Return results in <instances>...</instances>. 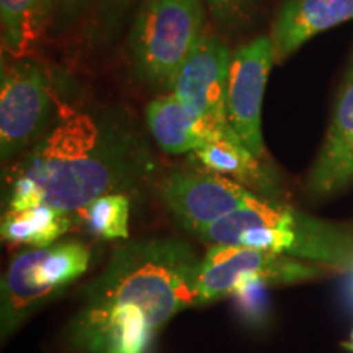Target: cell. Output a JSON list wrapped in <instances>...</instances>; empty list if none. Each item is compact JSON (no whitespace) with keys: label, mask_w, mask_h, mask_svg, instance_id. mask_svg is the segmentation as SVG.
<instances>
[{"label":"cell","mask_w":353,"mask_h":353,"mask_svg":"<svg viewBox=\"0 0 353 353\" xmlns=\"http://www.w3.org/2000/svg\"><path fill=\"white\" fill-rule=\"evenodd\" d=\"M257 196L244 185L210 170L174 172L162 187L167 208L196 237Z\"/></svg>","instance_id":"cell-9"},{"label":"cell","mask_w":353,"mask_h":353,"mask_svg":"<svg viewBox=\"0 0 353 353\" xmlns=\"http://www.w3.org/2000/svg\"><path fill=\"white\" fill-rule=\"evenodd\" d=\"M275 64L270 37H260L231 54L228 79V121L255 157H265L262 103L272 65Z\"/></svg>","instance_id":"cell-8"},{"label":"cell","mask_w":353,"mask_h":353,"mask_svg":"<svg viewBox=\"0 0 353 353\" xmlns=\"http://www.w3.org/2000/svg\"><path fill=\"white\" fill-rule=\"evenodd\" d=\"M70 213L39 205L28 210H7L2 216L0 232L2 239L17 245L33 249L48 247L63 237L72 226Z\"/></svg>","instance_id":"cell-15"},{"label":"cell","mask_w":353,"mask_h":353,"mask_svg":"<svg viewBox=\"0 0 353 353\" xmlns=\"http://www.w3.org/2000/svg\"><path fill=\"white\" fill-rule=\"evenodd\" d=\"M193 156L206 170L224 175L241 185H252L259 190L268 188L270 180L260 164L262 159L255 157L236 132L214 139L196 149Z\"/></svg>","instance_id":"cell-14"},{"label":"cell","mask_w":353,"mask_h":353,"mask_svg":"<svg viewBox=\"0 0 353 353\" xmlns=\"http://www.w3.org/2000/svg\"><path fill=\"white\" fill-rule=\"evenodd\" d=\"M342 347L345 348L347 352H350V353H353V329H352V334H350V339H348L347 342H343L342 343Z\"/></svg>","instance_id":"cell-20"},{"label":"cell","mask_w":353,"mask_h":353,"mask_svg":"<svg viewBox=\"0 0 353 353\" xmlns=\"http://www.w3.org/2000/svg\"><path fill=\"white\" fill-rule=\"evenodd\" d=\"M90 250L77 241L54 242L13 255L2 276L0 330L6 341L37 309L59 296L90 267Z\"/></svg>","instance_id":"cell-5"},{"label":"cell","mask_w":353,"mask_h":353,"mask_svg":"<svg viewBox=\"0 0 353 353\" xmlns=\"http://www.w3.org/2000/svg\"><path fill=\"white\" fill-rule=\"evenodd\" d=\"M52 108L44 70L21 61L2 70L0 87V156L12 161L43 134Z\"/></svg>","instance_id":"cell-7"},{"label":"cell","mask_w":353,"mask_h":353,"mask_svg":"<svg viewBox=\"0 0 353 353\" xmlns=\"http://www.w3.org/2000/svg\"><path fill=\"white\" fill-rule=\"evenodd\" d=\"M348 20H353V0H283L270 34L275 64L288 59L316 34Z\"/></svg>","instance_id":"cell-12"},{"label":"cell","mask_w":353,"mask_h":353,"mask_svg":"<svg viewBox=\"0 0 353 353\" xmlns=\"http://www.w3.org/2000/svg\"><path fill=\"white\" fill-rule=\"evenodd\" d=\"M229 63L226 44L214 34L203 33L170 83L172 94L190 112L219 128H231L226 110Z\"/></svg>","instance_id":"cell-10"},{"label":"cell","mask_w":353,"mask_h":353,"mask_svg":"<svg viewBox=\"0 0 353 353\" xmlns=\"http://www.w3.org/2000/svg\"><path fill=\"white\" fill-rule=\"evenodd\" d=\"M329 268L273 250L213 244L203 255L196 275V306L241 293L252 285L283 286L319 280Z\"/></svg>","instance_id":"cell-6"},{"label":"cell","mask_w":353,"mask_h":353,"mask_svg":"<svg viewBox=\"0 0 353 353\" xmlns=\"http://www.w3.org/2000/svg\"><path fill=\"white\" fill-rule=\"evenodd\" d=\"M148 130L162 151L195 152L211 141L232 134V128H219L193 114L175 94L162 95L145 108Z\"/></svg>","instance_id":"cell-13"},{"label":"cell","mask_w":353,"mask_h":353,"mask_svg":"<svg viewBox=\"0 0 353 353\" xmlns=\"http://www.w3.org/2000/svg\"><path fill=\"white\" fill-rule=\"evenodd\" d=\"M208 244L273 250L335 272H353V228L257 196L200 236Z\"/></svg>","instance_id":"cell-3"},{"label":"cell","mask_w":353,"mask_h":353,"mask_svg":"<svg viewBox=\"0 0 353 353\" xmlns=\"http://www.w3.org/2000/svg\"><path fill=\"white\" fill-rule=\"evenodd\" d=\"M43 0H0L3 48L12 54L28 51L41 37Z\"/></svg>","instance_id":"cell-16"},{"label":"cell","mask_w":353,"mask_h":353,"mask_svg":"<svg viewBox=\"0 0 353 353\" xmlns=\"http://www.w3.org/2000/svg\"><path fill=\"white\" fill-rule=\"evenodd\" d=\"M79 213L88 231L100 239H128L130 236V196L126 193L97 198Z\"/></svg>","instance_id":"cell-17"},{"label":"cell","mask_w":353,"mask_h":353,"mask_svg":"<svg viewBox=\"0 0 353 353\" xmlns=\"http://www.w3.org/2000/svg\"><path fill=\"white\" fill-rule=\"evenodd\" d=\"M353 183V61L339 92L319 156L306 179L311 198H327Z\"/></svg>","instance_id":"cell-11"},{"label":"cell","mask_w":353,"mask_h":353,"mask_svg":"<svg viewBox=\"0 0 353 353\" xmlns=\"http://www.w3.org/2000/svg\"><path fill=\"white\" fill-rule=\"evenodd\" d=\"M205 8L201 0H145L128 38L132 69L141 81L170 87L205 33Z\"/></svg>","instance_id":"cell-4"},{"label":"cell","mask_w":353,"mask_h":353,"mask_svg":"<svg viewBox=\"0 0 353 353\" xmlns=\"http://www.w3.org/2000/svg\"><path fill=\"white\" fill-rule=\"evenodd\" d=\"M97 0H43L41 34L61 33L74 25Z\"/></svg>","instance_id":"cell-18"},{"label":"cell","mask_w":353,"mask_h":353,"mask_svg":"<svg viewBox=\"0 0 353 353\" xmlns=\"http://www.w3.org/2000/svg\"><path fill=\"white\" fill-rule=\"evenodd\" d=\"M201 2L221 25L234 26L245 20L255 0H201Z\"/></svg>","instance_id":"cell-19"},{"label":"cell","mask_w":353,"mask_h":353,"mask_svg":"<svg viewBox=\"0 0 353 353\" xmlns=\"http://www.w3.org/2000/svg\"><path fill=\"white\" fill-rule=\"evenodd\" d=\"M151 170L138 136L112 117L69 110L19 167L15 182L41 205L79 213L108 193H126Z\"/></svg>","instance_id":"cell-2"},{"label":"cell","mask_w":353,"mask_h":353,"mask_svg":"<svg viewBox=\"0 0 353 353\" xmlns=\"http://www.w3.org/2000/svg\"><path fill=\"white\" fill-rule=\"evenodd\" d=\"M201 259L180 239L120 245L88 285L68 329L82 353H145L154 334L183 309L196 306Z\"/></svg>","instance_id":"cell-1"}]
</instances>
